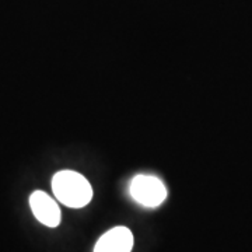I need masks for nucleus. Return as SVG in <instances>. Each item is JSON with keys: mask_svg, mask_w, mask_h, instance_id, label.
<instances>
[{"mask_svg": "<svg viewBox=\"0 0 252 252\" xmlns=\"http://www.w3.org/2000/svg\"><path fill=\"white\" fill-rule=\"evenodd\" d=\"M52 190L56 199L67 207L80 209L90 203L93 188L81 174L63 170L52 178Z\"/></svg>", "mask_w": 252, "mask_h": 252, "instance_id": "nucleus-1", "label": "nucleus"}, {"mask_svg": "<svg viewBox=\"0 0 252 252\" xmlns=\"http://www.w3.org/2000/svg\"><path fill=\"white\" fill-rule=\"evenodd\" d=\"M130 195L142 206L157 207L167 198V188L153 175H137L130 182Z\"/></svg>", "mask_w": 252, "mask_h": 252, "instance_id": "nucleus-2", "label": "nucleus"}, {"mask_svg": "<svg viewBox=\"0 0 252 252\" xmlns=\"http://www.w3.org/2000/svg\"><path fill=\"white\" fill-rule=\"evenodd\" d=\"M30 206L36 220L46 227H58L61 223V209L54 199L45 192H32L30 196Z\"/></svg>", "mask_w": 252, "mask_h": 252, "instance_id": "nucleus-3", "label": "nucleus"}, {"mask_svg": "<svg viewBox=\"0 0 252 252\" xmlns=\"http://www.w3.org/2000/svg\"><path fill=\"white\" fill-rule=\"evenodd\" d=\"M133 244V234L129 228L115 227L99 237L94 247V252H130Z\"/></svg>", "mask_w": 252, "mask_h": 252, "instance_id": "nucleus-4", "label": "nucleus"}]
</instances>
